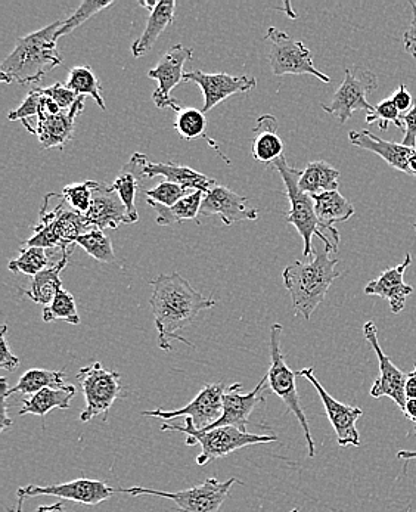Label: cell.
<instances>
[{
  "instance_id": "obj_1",
  "label": "cell",
  "mask_w": 416,
  "mask_h": 512,
  "mask_svg": "<svg viewBox=\"0 0 416 512\" xmlns=\"http://www.w3.org/2000/svg\"><path fill=\"white\" fill-rule=\"evenodd\" d=\"M151 287L149 304L158 331V347L172 352L173 340L192 346L179 332L189 327L203 310L213 309L216 302L198 293L178 272L158 275L152 279Z\"/></svg>"
},
{
  "instance_id": "obj_2",
  "label": "cell",
  "mask_w": 416,
  "mask_h": 512,
  "mask_svg": "<svg viewBox=\"0 0 416 512\" xmlns=\"http://www.w3.org/2000/svg\"><path fill=\"white\" fill-rule=\"evenodd\" d=\"M64 20L55 21L43 29L20 37L15 49L0 65V79L3 83L17 82L20 85L37 83L46 73L62 64L58 52V31Z\"/></svg>"
},
{
  "instance_id": "obj_3",
  "label": "cell",
  "mask_w": 416,
  "mask_h": 512,
  "mask_svg": "<svg viewBox=\"0 0 416 512\" xmlns=\"http://www.w3.org/2000/svg\"><path fill=\"white\" fill-rule=\"evenodd\" d=\"M338 260L332 259L327 247L316 248L310 262H296L282 272L285 288L293 300L296 316L301 315L309 321L313 312L321 306L327 297L332 282L340 278L337 271Z\"/></svg>"
},
{
  "instance_id": "obj_4",
  "label": "cell",
  "mask_w": 416,
  "mask_h": 512,
  "mask_svg": "<svg viewBox=\"0 0 416 512\" xmlns=\"http://www.w3.org/2000/svg\"><path fill=\"white\" fill-rule=\"evenodd\" d=\"M273 166L278 170L282 181H284L285 194H287L291 206L285 220L291 223V225L297 229L300 237L303 238V256H312L313 237H318L319 240L324 242L325 247H327L331 253L332 251L337 253L338 248L332 244L331 238H329L327 231L322 228L321 222H319L318 216H316L315 201H313L312 195L301 191L300 186H298L301 170L290 166L285 155L279 158V160H276Z\"/></svg>"
},
{
  "instance_id": "obj_5",
  "label": "cell",
  "mask_w": 416,
  "mask_h": 512,
  "mask_svg": "<svg viewBox=\"0 0 416 512\" xmlns=\"http://www.w3.org/2000/svg\"><path fill=\"white\" fill-rule=\"evenodd\" d=\"M161 431H176L186 436L185 445H201V453L197 456V464L207 465L208 462L225 458L247 446L265 445L278 440L276 436L248 433L237 427H220L213 430L198 431L191 418H185V425L163 424Z\"/></svg>"
},
{
  "instance_id": "obj_6",
  "label": "cell",
  "mask_w": 416,
  "mask_h": 512,
  "mask_svg": "<svg viewBox=\"0 0 416 512\" xmlns=\"http://www.w3.org/2000/svg\"><path fill=\"white\" fill-rule=\"evenodd\" d=\"M33 229V237L24 241L21 247L60 248L62 253L76 245L77 238L93 228H90L85 214L71 209L62 195L58 194L54 209H49V203L45 200L39 222Z\"/></svg>"
},
{
  "instance_id": "obj_7",
  "label": "cell",
  "mask_w": 416,
  "mask_h": 512,
  "mask_svg": "<svg viewBox=\"0 0 416 512\" xmlns=\"http://www.w3.org/2000/svg\"><path fill=\"white\" fill-rule=\"evenodd\" d=\"M282 332H284V328L281 324H273L270 328V366L266 377H268L270 390L287 405L291 414L296 415L301 428H303L304 437H306L307 452H309L310 458H313L316 455L315 440L310 433L309 421H307L300 397H298L297 372L291 371L290 366L285 362L284 353H282Z\"/></svg>"
},
{
  "instance_id": "obj_8",
  "label": "cell",
  "mask_w": 416,
  "mask_h": 512,
  "mask_svg": "<svg viewBox=\"0 0 416 512\" xmlns=\"http://www.w3.org/2000/svg\"><path fill=\"white\" fill-rule=\"evenodd\" d=\"M238 482L237 479H229L228 482L210 477L203 484L191 487V489L180 490V492H163V490L148 489V487H130V489H117V492L138 498V496H158V498L169 499L175 502L180 512H219L222 505L228 499L232 486Z\"/></svg>"
},
{
  "instance_id": "obj_9",
  "label": "cell",
  "mask_w": 416,
  "mask_h": 512,
  "mask_svg": "<svg viewBox=\"0 0 416 512\" xmlns=\"http://www.w3.org/2000/svg\"><path fill=\"white\" fill-rule=\"evenodd\" d=\"M77 381L86 400V408L80 414L82 422H89L99 415H107L123 390L119 372L104 368L101 362L90 363L80 369L77 372Z\"/></svg>"
},
{
  "instance_id": "obj_10",
  "label": "cell",
  "mask_w": 416,
  "mask_h": 512,
  "mask_svg": "<svg viewBox=\"0 0 416 512\" xmlns=\"http://www.w3.org/2000/svg\"><path fill=\"white\" fill-rule=\"evenodd\" d=\"M266 40L270 42L269 61L275 76L310 74L324 83H331V77L315 67L312 52L300 40L276 27H269Z\"/></svg>"
},
{
  "instance_id": "obj_11",
  "label": "cell",
  "mask_w": 416,
  "mask_h": 512,
  "mask_svg": "<svg viewBox=\"0 0 416 512\" xmlns=\"http://www.w3.org/2000/svg\"><path fill=\"white\" fill-rule=\"evenodd\" d=\"M378 77L372 71L353 73L350 68L346 70L343 83L334 93L331 104L322 105L324 111L337 117L341 124L352 119L356 111H366L371 114L375 107L368 102V95L378 89Z\"/></svg>"
},
{
  "instance_id": "obj_12",
  "label": "cell",
  "mask_w": 416,
  "mask_h": 512,
  "mask_svg": "<svg viewBox=\"0 0 416 512\" xmlns=\"http://www.w3.org/2000/svg\"><path fill=\"white\" fill-rule=\"evenodd\" d=\"M192 55L194 51L191 48L183 45L172 46L158 64L148 71L149 79L158 82V88L152 93V101L161 110L169 108L176 113L182 110L179 102L172 98V91L180 85V82H183V76H185L183 67L186 62L192 60Z\"/></svg>"
},
{
  "instance_id": "obj_13",
  "label": "cell",
  "mask_w": 416,
  "mask_h": 512,
  "mask_svg": "<svg viewBox=\"0 0 416 512\" xmlns=\"http://www.w3.org/2000/svg\"><path fill=\"white\" fill-rule=\"evenodd\" d=\"M300 377L306 378L312 386L315 387L319 397H321L322 403L325 406V412L329 422H331L332 428L337 434V442L341 448H347V446H360V434L357 431V421L362 418L363 411L357 406L346 405V403L338 402L337 399L331 396L325 390V387L319 383L318 378L315 375V369L312 366L309 368L301 369L297 372Z\"/></svg>"
},
{
  "instance_id": "obj_14",
  "label": "cell",
  "mask_w": 416,
  "mask_h": 512,
  "mask_svg": "<svg viewBox=\"0 0 416 512\" xmlns=\"http://www.w3.org/2000/svg\"><path fill=\"white\" fill-rule=\"evenodd\" d=\"M117 489L108 486L107 483L99 480L77 479L73 482L61 484H48V486H36L29 484L17 490L18 498H37V496H57L64 501L77 502V504L95 505L102 504L113 498Z\"/></svg>"
},
{
  "instance_id": "obj_15",
  "label": "cell",
  "mask_w": 416,
  "mask_h": 512,
  "mask_svg": "<svg viewBox=\"0 0 416 512\" xmlns=\"http://www.w3.org/2000/svg\"><path fill=\"white\" fill-rule=\"evenodd\" d=\"M228 387L223 383L207 384L204 389L182 409L176 411H144L142 417L161 418V420H176V418H191L198 431L206 430L213 422L222 417L223 396Z\"/></svg>"
},
{
  "instance_id": "obj_16",
  "label": "cell",
  "mask_w": 416,
  "mask_h": 512,
  "mask_svg": "<svg viewBox=\"0 0 416 512\" xmlns=\"http://www.w3.org/2000/svg\"><path fill=\"white\" fill-rule=\"evenodd\" d=\"M85 101L86 96H80L70 110L61 111L58 114L48 113L42 104V110L37 119H34V123L24 120V127L37 136L40 145L46 150L64 148L73 139L74 123H76V117L85 110Z\"/></svg>"
},
{
  "instance_id": "obj_17",
  "label": "cell",
  "mask_w": 416,
  "mask_h": 512,
  "mask_svg": "<svg viewBox=\"0 0 416 512\" xmlns=\"http://www.w3.org/2000/svg\"><path fill=\"white\" fill-rule=\"evenodd\" d=\"M363 335H365L366 341L371 344L374 352L377 353L378 362H380V366H378L380 374H378L377 380H375L369 394L374 399L390 397L403 412L406 400H408L405 394L406 377H408V374L400 371L384 353V350L381 349L380 341H378V328L374 322L368 321L363 325Z\"/></svg>"
},
{
  "instance_id": "obj_18",
  "label": "cell",
  "mask_w": 416,
  "mask_h": 512,
  "mask_svg": "<svg viewBox=\"0 0 416 512\" xmlns=\"http://www.w3.org/2000/svg\"><path fill=\"white\" fill-rule=\"evenodd\" d=\"M183 82H192L200 86L204 95V107L201 108L204 114L213 110L225 99L238 93L253 91L257 86V79L253 76H231L228 73L208 74L204 71L185 73Z\"/></svg>"
},
{
  "instance_id": "obj_19",
  "label": "cell",
  "mask_w": 416,
  "mask_h": 512,
  "mask_svg": "<svg viewBox=\"0 0 416 512\" xmlns=\"http://www.w3.org/2000/svg\"><path fill=\"white\" fill-rule=\"evenodd\" d=\"M201 216H219L226 226L244 220L259 219V210L251 206L250 200L241 197L226 186L216 185L204 194Z\"/></svg>"
},
{
  "instance_id": "obj_20",
  "label": "cell",
  "mask_w": 416,
  "mask_h": 512,
  "mask_svg": "<svg viewBox=\"0 0 416 512\" xmlns=\"http://www.w3.org/2000/svg\"><path fill=\"white\" fill-rule=\"evenodd\" d=\"M266 387H268V377L266 375L257 384L256 389L248 394L239 393V390L242 389L241 383L232 384L223 396L222 417L203 431L220 427H237L239 430L247 431L248 418L253 414L256 406L266 400V397L263 396Z\"/></svg>"
},
{
  "instance_id": "obj_21",
  "label": "cell",
  "mask_w": 416,
  "mask_h": 512,
  "mask_svg": "<svg viewBox=\"0 0 416 512\" xmlns=\"http://www.w3.org/2000/svg\"><path fill=\"white\" fill-rule=\"evenodd\" d=\"M90 228L117 229L121 225H132L129 211L124 206L123 200L117 194L113 185L99 183L93 189L92 206L88 214H85Z\"/></svg>"
},
{
  "instance_id": "obj_22",
  "label": "cell",
  "mask_w": 416,
  "mask_h": 512,
  "mask_svg": "<svg viewBox=\"0 0 416 512\" xmlns=\"http://www.w3.org/2000/svg\"><path fill=\"white\" fill-rule=\"evenodd\" d=\"M411 253L406 254L405 260L399 266L387 269L374 281L366 284L363 293L366 296H377L390 303L391 312L400 313L406 306V300L414 293V288L405 282L406 269L411 266Z\"/></svg>"
},
{
  "instance_id": "obj_23",
  "label": "cell",
  "mask_w": 416,
  "mask_h": 512,
  "mask_svg": "<svg viewBox=\"0 0 416 512\" xmlns=\"http://www.w3.org/2000/svg\"><path fill=\"white\" fill-rule=\"evenodd\" d=\"M349 139L353 147L374 152L375 155L383 158L388 166L405 173V175L412 176L411 161L416 152V148H408L403 144L384 141V139L378 138L374 133L363 129L352 130V132L349 133ZM412 178H414V176H412Z\"/></svg>"
},
{
  "instance_id": "obj_24",
  "label": "cell",
  "mask_w": 416,
  "mask_h": 512,
  "mask_svg": "<svg viewBox=\"0 0 416 512\" xmlns=\"http://www.w3.org/2000/svg\"><path fill=\"white\" fill-rule=\"evenodd\" d=\"M313 201H315L316 216H318L322 228L327 231L332 244L338 248L340 232L334 225L347 222L355 214V206L338 191L315 195Z\"/></svg>"
},
{
  "instance_id": "obj_25",
  "label": "cell",
  "mask_w": 416,
  "mask_h": 512,
  "mask_svg": "<svg viewBox=\"0 0 416 512\" xmlns=\"http://www.w3.org/2000/svg\"><path fill=\"white\" fill-rule=\"evenodd\" d=\"M149 163L147 155L133 154L129 163L123 167L120 175L117 176L116 181L113 183V188L116 189L117 194L123 200L124 206L129 211L130 220L136 223L139 220L138 209H136V194L141 188L142 179L145 178V167Z\"/></svg>"
},
{
  "instance_id": "obj_26",
  "label": "cell",
  "mask_w": 416,
  "mask_h": 512,
  "mask_svg": "<svg viewBox=\"0 0 416 512\" xmlns=\"http://www.w3.org/2000/svg\"><path fill=\"white\" fill-rule=\"evenodd\" d=\"M279 124L270 114L259 117L256 127L253 129L254 160L263 164H273L279 158L284 157V141L278 135Z\"/></svg>"
},
{
  "instance_id": "obj_27",
  "label": "cell",
  "mask_w": 416,
  "mask_h": 512,
  "mask_svg": "<svg viewBox=\"0 0 416 512\" xmlns=\"http://www.w3.org/2000/svg\"><path fill=\"white\" fill-rule=\"evenodd\" d=\"M145 178L154 179L157 176L164 178V181L178 183L183 188L191 191H210L217 183L207 175L197 172L188 166L172 163H148L144 170Z\"/></svg>"
},
{
  "instance_id": "obj_28",
  "label": "cell",
  "mask_w": 416,
  "mask_h": 512,
  "mask_svg": "<svg viewBox=\"0 0 416 512\" xmlns=\"http://www.w3.org/2000/svg\"><path fill=\"white\" fill-rule=\"evenodd\" d=\"M73 251L74 245L68 248V250L62 251L61 259L57 263L33 276L30 290H24V296L29 297L34 303L43 304L45 307L51 304L52 300L62 290L61 272L68 265V259H70Z\"/></svg>"
},
{
  "instance_id": "obj_29",
  "label": "cell",
  "mask_w": 416,
  "mask_h": 512,
  "mask_svg": "<svg viewBox=\"0 0 416 512\" xmlns=\"http://www.w3.org/2000/svg\"><path fill=\"white\" fill-rule=\"evenodd\" d=\"M176 6L178 3L175 0H161L157 3L154 11L149 14L147 27L132 45L133 57H145L154 48L161 33L175 21Z\"/></svg>"
},
{
  "instance_id": "obj_30",
  "label": "cell",
  "mask_w": 416,
  "mask_h": 512,
  "mask_svg": "<svg viewBox=\"0 0 416 512\" xmlns=\"http://www.w3.org/2000/svg\"><path fill=\"white\" fill-rule=\"evenodd\" d=\"M76 387L67 384L57 389H43L36 394L24 399L23 408L20 409L18 415L33 414L45 418L52 409H68L71 406V400L76 397Z\"/></svg>"
},
{
  "instance_id": "obj_31",
  "label": "cell",
  "mask_w": 416,
  "mask_h": 512,
  "mask_svg": "<svg viewBox=\"0 0 416 512\" xmlns=\"http://www.w3.org/2000/svg\"><path fill=\"white\" fill-rule=\"evenodd\" d=\"M340 185V172L324 160L312 161L306 169L301 170L298 186L306 194H324V192L338 191Z\"/></svg>"
},
{
  "instance_id": "obj_32",
  "label": "cell",
  "mask_w": 416,
  "mask_h": 512,
  "mask_svg": "<svg viewBox=\"0 0 416 512\" xmlns=\"http://www.w3.org/2000/svg\"><path fill=\"white\" fill-rule=\"evenodd\" d=\"M203 191H194L186 195L178 204L172 207L160 206L154 201L147 200L148 206L157 213V223L160 226L176 225V223L185 222V220H197L200 214L201 204H203Z\"/></svg>"
},
{
  "instance_id": "obj_33",
  "label": "cell",
  "mask_w": 416,
  "mask_h": 512,
  "mask_svg": "<svg viewBox=\"0 0 416 512\" xmlns=\"http://www.w3.org/2000/svg\"><path fill=\"white\" fill-rule=\"evenodd\" d=\"M173 127H175L180 138L185 139V141H194V139L198 138L207 139L210 147H213L226 163L231 164V160L226 158L222 151L219 150V147H217L216 141H213V139L208 138L206 135L207 119L203 111L197 110V108H182L179 113H176Z\"/></svg>"
},
{
  "instance_id": "obj_34",
  "label": "cell",
  "mask_w": 416,
  "mask_h": 512,
  "mask_svg": "<svg viewBox=\"0 0 416 512\" xmlns=\"http://www.w3.org/2000/svg\"><path fill=\"white\" fill-rule=\"evenodd\" d=\"M65 85L76 93L77 96H90V98L95 99L96 104H98L102 111L107 110L104 95H102L101 83H99L95 71L88 67V65H79V67L71 68L68 71Z\"/></svg>"
},
{
  "instance_id": "obj_35",
  "label": "cell",
  "mask_w": 416,
  "mask_h": 512,
  "mask_svg": "<svg viewBox=\"0 0 416 512\" xmlns=\"http://www.w3.org/2000/svg\"><path fill=\"white\" fill-rule=\"evenodd\" d=\"M67 386L65 374L62 371H49V369H30L21 375L17 386L9 389V394H36L43 389H57Z\"/></svg>"
},
{
  "instance_id": "obj_36",
  "label": "cell",
  "mask_w": 416,
  "mask_h": 512,
  "mask_svg": "<svg viewBox=\"0 0 416 512\" xmlns=\"http://www.w3.org/2000/svg\"><path fill=\"white\" fill-rule=\"evenodd\" d=\"M43 321L48 322V324L54 321H64L71 325H79L80 315L77 312L76 300H74L73 294L62 288L58 296L52 300V303L43 307Z\"/></svg>"
},
{
  "instance_id": "obj_37",
  "label": "cell",
  "mask_w": 416,
  "mask_h": 512,
  "mask_svg": "<svg viewBox=\"0 0 416 512\" xmlns=\"http://www.w3.org/2000/svg\"><path fill=\"white\" fill-rule=\"evenodd\" d=\"M51 265L46 248L27 247L21 248L20 257L9 262V271L24 273V275L36 276L37 273L45 271Z\"/></svg>"
},
{
  "instance_id": "obj_38",
  "label": "cell",
  "mask_w": 416,
  "mask_h": 512,
  "mask_svg": "<svg viewBox=\"0 0 416 512\" xmlns=\"http://www.w3.org/2000/svg\"><path fill=\"white\" fill-rule=\"evenodd\" d=\"M76 245H80L93 259L101 263H113L116 260L113 242L101 229H92L82 237L77 238Z\"/></svg>"
},
{
  "instance_id": "obj_39",
  "label": "cell",
  "mask_w": 416,
  "mask_h": 512,
  "mask_svg": "<svg viewBox=\"0 0 416 512\" xmlns=\"http://www.w3.org/2000/svg\"><path fill=\"white\" fill-rule=\"evenodd\" d=\"M111 5H114L113 0H107V2H101V0H85V2L80 3L77 11L74 12L71 17H68L67 20H64V24H62L60 31H58V39L62 36H67L71 31L85 24L93 15L110 8Z\"/></svg>"
},
{
  "instance_id": "obj_40",
  "label": "cell",
  "mask_w": 416,
  "mask_h": 512,
  "mask_svg": "<svg viewBox=\"0 0 416 512\" xmlns=\"http://www.w3.org/2000/svg\"><path fill=\"white\" fill-rule=\"evenodd\" d=\"M96 185L98 182L95 181L71 183L62 189L61 195L71 209L88 214L90 206H92L93 189Z\"/></svg>"
},
{
  "instance_id": "obj_41",
  "label": "cell",
  "mask_w": 416,
  "mask_h": 512,
  "mask_svg": "<svg viewBox=\"0 0 416 512\" xmlns=\"http://www.w3.org/2000/svg\"><path fill=\"white\" fill-rule=\"evenodd\" d=\"M191 192L194 191L183 188L178 183L163 181L158 183L155 188L147 189L145 195H147V200L154 201V203L160 204V206L172 207L178 204L186 195L191 194Z\"/></svg>"
},
{
  "instance_id": "obj_42",
  "label": "cell",
  "mask_w": 416,
  "mask_h": 512,
  "mask_svg": "<svg viewBox=\"0 0 416 512\" xmlns=\"http://www.w3.org/2000/svg\"><path fill=\"white\" fill-rule=\"evenodd\" d=\"M366 123L378 124L380 129L384 130V132H386L390 123H393L397 129L405 132V123H403L402 113L397 110L396 105H394V102L391 101L390 98L381 101L380 104L374 108V111L366 116Z\"/></svg>"
},
{
  "instance_id": "obj_43",
  "label": "cell",
  "mask_w": 416,
  "mask_h": 512,
  "mask_svg": "<svg viewBox=\"0 0 416 512\" xmlns=\"http://www.w3.org/2000/svg\"><path fill=\"white\" fill-rule=\"evenodd\" d=\"M43 104V93L40 88L31 89L29 95H27L26 101L17 108V110L9 113L8 119L11 121H24L30 120V117L37 119V116L42 110Z\"/></svg>"
},
{
  "instance_id": "obj_44",
  "label": "cell",
  "mask_w": 416,
  "mask_h": 512,
  "mask_svg": "<svg viewBox=\"0 0 416 512\" xmlns=\"http://www.w3.org/2000/svg\"><path fill=\"white\" fill-rule=\"evenodd\" d=\"M40 91H42L43 95L51 98L62 111L70 110V108L76 104L77 99L80 98V96H77L71 89H68L65 83L60 82L49 86V88H40Z\"/></svg>"
},
{
  "instance_id": "obj_45",
  "label": "cell",
  "mask_w": 416,
  "mask_h": 512,
  "mask_svg": "<svg viewBox=\"0 0 416 512\" xmlns=\"http://www.w3.org/2000/svg\"><path fill=\"white\" fill-rule=\"evenodd\" d=\"M6 331H8V327L3 325L2 335H0V368L5 369V371L14 372L20 366V359L9 349Z\"/></svg>"
},
{
  "instance_id": "obj_46",
  "label": "cell",
  "mask_w": 416,
  "mask_h": 512,
  "mask_svg": "<svg viewBox=\"0 0 416 512\" xmlns=\"http://www.w3.org/2000/svg\"><path fill=\"white\" fill-rule=\"evenodd\" d=\"M390 99L394 102V105H396L397 110L403 114L409 113L415 105L412 93L409 92L408 86L406 85H400L397 91L391 95Z\"/></svg>"
},
{
  "instance_id": "obj_47",
  "label": "cell",
  "mask_w": 416,
  "mask_h": 512,
  "mask_svg": "<svg viewBox=\"0 0 416 512\" xmlns=\"http://www.w3.org/2000/svg\"><path fill=\"white\" fill-rule=\"evenodd\" d=\"M403 123H405V135H403L402 144L408 148H416V104L403 116Z\"/></svg>"
},
{
  "instance_id": "obj_48",
  "label": "cell",
  "mask_w": 416,
  "mask_h": 512,
  "mask_svg": "<svg viewBox=\"0 0 416 512\" xmlns=\"http://www.w3.org/2000/svg\"><path fill=\"white\" fill-rule=\"evenodd\" d=\"M412 8V21L409 24L408 30L405 31L403 36V43H405V49L408 54L416 58V3L411 2Z\"/></svg>"
},
{
  "instance_id": "obj_49",
  "label": "cell",
  "mask_w": 416,
  "mask_h": 512,
  "mask_svg": "<svg viewBox=\"0 0 416 512\" xmlns=\"http://www.w3.org/2000/svg\"><path fill=\"white\" fill-rule=\"evenodd\" d=\"M0 383H2V397H0V405H2V421H0V431H6V428L12 427L14 421L12 418L8 417V397L11 396L9 394L8 380L6 378H0Z\"/></svg>"
},
{
  "instance_id": "obj_50",
  "label": "cell",
  "mask_w": 416,
  "mask_h": 512,
  "mask_svg": "<svg viewBox=\"0 0 416 512\" xmlns=\"http://www.w3.org/2000/svg\"><path fill=\"white\" fill-rule=\"evenodd\" d=\"M405 394L406 399H416V362L414 363V369L406 377Z\"/></svg>"
},
{
  "instance_id": "obj_51",
  "label": "cell",
  "mask_w": 416,
  "mask_h": 512,
  "mask_svg": "<svg viewBox=\"0 0 416 512\" xmlns=\"http://www.w3.org/2000/svg\"><path fill=\"white\" fill-rule=\"evenodd\" d=\"M403 415H405L409 421L414 422L416 425V399L406 400L405 409H403Z\"/></svg>"
},
{
  "instance_id": "obj_52",
  "label": "cell",
  "mask_w": 416,
  "mask_h": 512,
  "mask_svg": "<svg viewBox=\"0 0 416 512\" xmlns=\"http://www.w3.org/2000/svg\"><path fill=\"white\" fill-rule=\"evenodd\" d=\"M397 458L400 459V461H405V471L408 470V464L409 462L415 461L416 462V451H400L397 453Z\"/></svg>"
},
{
  "instance_id": "obj_53",
  "label": "cell",
  "mask_w": 416,
  "mask_h": 512,
  "mask_svg": "<svg viewBox=\"0 0 416 512\" xmlns=\"http://www.w3.org/2000/svg\"><path fill=\"white\" fill-rule=\"evenodd\" d=\"M36 512H67L65 511L64 502H57L54 505H42V507L37 508Z\"/></svg>"
},
{
  "instance_id": "obj_54",
  "label": "cell",
  "mask_w": 416,
  "mask_h": 512,
  "mask_svg": "<svg viewBox=\"0 0 416 512\" xmlns=\"http://www.w3.org/2000/svg\"><path fill=\"white\" fill-rule=\"evenodd\" d=\"M157 3L158 2H155V0H152V2H147V0H141V2H139V5L144 6V8H148L149 12H152L154 11L155 6H157Z\"/></svg>"
},
{
  "instance_id": "obj_55",
  "label": "cell",
  "mask_w": 416,
  "mask_h": 512,
  "mask_svg": "<svg viewBox=\"0 0 416 512\" xmlns=\"http://www.w3.org/2000/svg\"><path fill=\"white\" fill-rule=\"evenodd\" d=\"M23 504L24 498H18L17 507H15L14 510H11V512H23Z\"/></svg>"
},
{
  "instance_id": "obj_56",
  "label": "cell",
  "mask_w": 416,
  "mask_h": 512,
  "mask_svg": "<svg viewBox=\"0 0 416 512\" xmlns=\"http://www.w3.org/2000/svg\"><path fill=\"white\" fill-rule=\"evenodd\" d=\"M290 512H300V510H298V508H294V510H291Z\"/></svg>"
},
{
  "instance_id": "obj_57",
  "label": "cell",
  "mask_w": 416,
  "mask_h": 512,
  "mask_svg": "<svg viewBox=\"0 0 416 512\" xmlns=\"http://www.w3.org/2000/svg\"><path fill=\"white\" fill-rule=\"evenodd\" d=\"M415 437H416V425H415V431H414Z\"/></svg>"
},
{
  "instance_id": "obj_58",
  "label": "cell",
  "mask_w": 416,
  "mask_h": 512,
  "mask_svg": "<svg viewBox=\"0 0 416 512\" xmlns=\"http://www.w3.org/2000/svg\"><path fill=\"white\" fill-rule=\"evenodd\" d=\"M414 228H415V231H416V223H415V225H414Z\"/></svg>"
}]
</instances>
